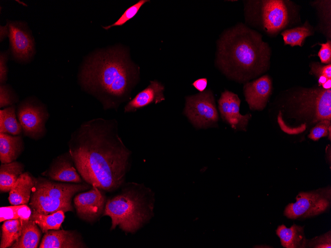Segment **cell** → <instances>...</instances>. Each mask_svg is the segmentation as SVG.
Segmentation results:
<instances>
[{
	"instance_id": "e575fe53",
	"label": "cell",
	"mask_w": 331,
	"mask_h": 248,
	"mask_svg": "<svg viewBox=\"0 0 331 248\" xmlns=\"http://www.w3.org/2000/svg\"><path fill=\"white\" fill-rule=\"evenodd\" d=\"M208 83L206 78H200L195 81L192 85L199 92H202L205 91Z\"/></svg>"
},
{
	"instance_id": "d6986e66",
	"label": "cell",
	"mask_w": 331,
	"mask_h": 248,
	"mask_svg": "<svg viewBox=\"0 0 331 248\" xmlns=\"http://www.w3.org/2000/svg\"><path fill=\"white\" fill-rule=\"evenodd\" d=\"M24 142L21 136L0 133V160L1 164L15 161L23 152Z\"/></svg>"
},
{
	"instance_id": "f1b7e54d",
	"label": "cell",
	"mask_w": 331,
	"mask_h": 248,
	"mask_svg": "<svg viewBox=\"0 0 331 248\" xmlns=\"http://www.w3.org/2000/svg\"><path fill=\"white\" fill-rule=\"evenodd\" d=\"M17 101V97L11 87L7 85H0V108L9 106Z\"/></svg>"
},
{
	"instance_id": "d6a6232c",
	"label": "cell",
	"mask_w": 331,
	"mask_h": 248,
	"mask_svg": "<svg viewBox=\"0 0 331 248\" xmlns=\"http://www.w3.org/2000/svg\"><path fill=\"white\" fill-rule=\"evenodd\" d=\"M321 48L318 52V56L322 63L331 64V43L330 40L326 43L321 44Z\"/></svg>"
},
{
	"instance_id": "2e32d148",
	"label": "cell",
	"mask_w": 331,
	"mask_h": 248,
	"mask_svg": "<svg viewBox=\"0 0 331 248\" xmlns=\"http://www.w3.org/2000/svg\"><path fill=\"white\" fill-rule=\"evenodd\" d=\"M272 91L269 77L263 76L244 86L245 99L251 110H262L266 106Z\"/></svg>"
},
{
	"instance_id": "74e56055",
	"label": "cell",
	"mask_w": 331,
	"mask_h": 248,
	"mask_svg": "<svg viewBox=\"0 0 331 248\" xmlns=\"http://www.w3.org/2000/svg\"><path fill=\"white\" fill-rule=\"evenodd\" d=\"M328 79H328L325 76H321L318 78L319 86H322V85L324 84Z\"/></svg>"
},
{
	"instance_id": "8fae6325",
	"label": "cell",
	"mask_w": 331,
	"mask_h": 248,
	"mask_svg": "<svg viewBox=\"0 0 331 248\" xmlns=\"http://www.w3.org/2000/svg\"><path fill=\"white\" fill-rule=\"evenodd\" d=\"M9 39L14 58L19 61H27L35 52L34 39L30 31L21 22L8 23Z\"/></svg>"
},
{
	"instance_id": "484cf974",
	"label": "cell",
	"mask_w": 331,
	"mask_h": 248,
	"mask_svg": "<svg viewBox=\"0 0 331 248\" xmlns=\"http://www.w3.org/2000/svg\"><path fill=\"white\" fill-rule=\"evenodd\" d=\"M313 32L306 22L302 26L284 31L281 33L285 45L302 46L306 37L311 36Z\"/></svg>"
},
{
	"instance_id": "ac0fdd59",
	"label": "cell",
	"mask_w": 331,
	"mask_h": 248,
	"mask_svg": "<svg viewBox=\"0 0 331 248\" xmlns=\"http://www.w3.org/2000/svg\"><path fill=\"white\" fill-rule=\"evenodd\" d=\"M35 178L28 172L21 174L9 191L8 200L11 205L27 203L35 185Z\"/></svg>"
},
{
	"instance_id": "1f68e13d",
	"label": "cell",
	"mask_w": 331,
	"mask_h": 248,
	"mask_svg": "<svg viewBox=\"0 0 331 248\" xmlns=\"http://www.w3.org/2000/svg\"><path fill=\"white\" fill-rule=\"evenodd\" d=\"M310 73L319 78L325 76L328 79H331V64L322 65L318 62H314L310 65Z\"/></svg>"
},
{
	"instance_id": "52a82bcc",
	"label": "cell",
	"mask_w": 331,
	"mask_h": 248,
	"mask_svg": "<svg viewBox=\"0 0 331 248\" xmlns=\"http://www.w3.org/2000/svg\"><path fill=\"white\" fill-rule=\"evenodd\" d=\"M294 203L288 204L284 214L289 219H296L318 215L330 207L331 199L330 187L319 189L310 192H301Z\"/></svg>"
},
{
	"instance_id": "ba28073f",
	"label": "cell",
	"mask_w": 331,
	"mask_h": 248,
	"mask_svg": "<svg viewBox=\"0 0 331 248\" xmlns=\"http://www.w3.org/2000/svg\"><path fill=\"white\" fill-rule=\"evenodd\" d=\"M183 112L198 128L213 125L219 119L214 97L212 92L209 90L186 97Z\"/></svg>"
},
{
	"instance_id": "277c9868",
	"label": "cell",
	"mask_w": 331,
	"mask_h": 248,
	"mask_svg": "<svg viewBox=\"0 0 331 248\" xmlns=\"http://www.w3.org/2000/svg\"><path fill=\"white\" fill-rule=\"evenodd\" d=\"M107 199L103 216L111 220L110 230L118 227L125 234H134L154 215L155 195L143 183L125 182Z\"/></svg>"
},
{
	"instance_id": "d590c367",
	"label": "cell",
	"mask_w": 331,
	"mask_h": 248,
	"mask_svg": "<svg viewBox=\"0 0 331 248\" xmlns=\"http://www.w3.org/2000/svg\"><path fill=\"white\" fill-rule=\"evenodd\" d=\"M7 35H9L8 24L4 26H0V41H2Z\"/></svg>"
},
{
	"instance_id": "7402d4cb",
	"label": "cell",
	"mask_w": 331,
	"mask_h": 248,
	"mask_svg": "<svg viewBox=\"0 0 331 248\" xmlns=\"http://www.w3.org/2000/svg\"><path fill=\"white\" fill-rule=\"evenodd\" d=\"M41 236V231L38 225L30 219L24 223L20 237L11 248H36Z\"/></svg>"
},
{
	"instance_id": "7c38bea8",
	"label": "cell",
	"mask_w": 331,
	"mask_h": 248,
	"mask_svg": "<svg viewBox=\"0 0 331 248\" xmlns=\"http://www.w3.org/2000/svg\"><path fill=\"white\" fill-rule=\"evenodd\" d=\"M261 1V20L266 31L274 34L285 27L288 21V13L283 1L269 0Z\"/></svg>"
},
{
	"instance_id": "f546056e",
	"label": "cell",
	"mask_w": 331,
	"mask_h": 248,
	"mask_svg": "<svg viewBox=\"0 0 331 248\" xmlns=\"http://www.w3.org/2000/svg\"><path fill=\"white\" fill-rule=\"evenodd\" d=\"M331 121L323 120L319 123L310 131L308 137L314 141H317L322 137L329 134V129L331 127Z\"/></svg>"
},
{
	"instance_id": "5bb4252c",
	"label": "cell",
	"mask_w": 331,
	"mask_h": 248,
	"mask_svg": "<svg viewBox=\"0 0 331 248\" xmlns=\"http://www.w3.org/2000/svg\"><path fill=\"white\" fill-rule=\"evenodd\" d=\"M218 102L219 109L223 120L233 129H245L251 115L247 114L243 115L240 113L241 100L238 96L225 90L222 93Z\"/></svg>"
},
{
	"instance_id": "9a60e30c",
	"label": "cell",
	"mask_w": 331,
	"mask_h": 248,
	"mask_svg": "<svg viewBox=\"0 0 331 248\" xmlns=\"http://www.w3.org/2000/svg\"><path fill=\"white\" fill-rule=\"evenodd\" d=\"M39 248H88L81 234L76 230H50L45 233Z\"/></svg>"
},
{
	"instance_id": "4316f807",
	"label": "cell",
	"mask_w": 331,
	"mask_h": 248,
	"mask_svg": "<svg viewBox=\"0 0 331 248\" xmlns=\"http://www.w3.org/2000/svg\"><path fill=\"white\" fill-rule=\"evenodd\" d=\"M32 209L26 204L12 205L0 208V221L10 219L28 221L32 214Z\"/></svg>"
},
{
	"instance_id": "cb8c5ba5",
	"label": "cell",
	"mask_w": 331,
	"mask_h": 248,
	"mask_svg": "<svg viewBox=\"0 0 331 248\" xmlns=\"http://www.w3.org/2000/svg\"><path fill=\"white\" fill-rule=\"evenodd\" d=\"M64 218V212L59 210L47 215L32 211L30 219L38 225L43 233H45L50 230L59 229Z\"/></svg>"
},
{
	"instance_id": "603a6c76",
	"label": "cell",
	"mask_w": 331,
	"mask_h": 248,
	"mask_svg": "<svg viewBox=\"0 0 331 248\" xmlns=\"http://www.w3.org/2000/svg\"><path fill=\"white\" fill-rule=\"evenodd\" d=\"M26 221L21 219H10L4 221L1 227L0 248H11L20 237Z\"/></svg>"
},
{
	"instance_id": "4fadbf2b",
	"label": "cell",
	"mask_w": 331,
	"mask_h": 248,
	"mask_svg": "<svg viewBox=\"0 0 331 248\" xmlns=\"http://www.w3.org/2000/svg\"><path fill=\"white\" fill-rule=\"evenodd\" d=\"M42 175L55 181L75 183L83 182L68 150L55 158Z\"/></svg>"
},
{
	"instance_id": "44dd1931",
	"label": "cell",
	"mask_w": 331,
	"mask_h": 248,
	"mask_svg": "<svg viewBox=\"0 0 331 248\" xmlns=\"http://www.w3.org/2000/svg\"><path fill=\"white\" fill-rule=\"evenodd\" d=\"M24 170V164L18 161L1 164L0 166V192H9Z\"/></svg>"
},
{
	"instance_id": "5b68a950",
	"label": "cell",
	"mask_w": 331,
	"mask_h": 248,
	"mask_svg": "<svg viewBox=\"0 0 331 248\" xmlns=\"http://www.w3.org/2000/svg\"><path fill=\"white\" fill-rule=\"evenodd\" d=\"M91 187L87 183L57 182L40 177L35 178L29 204L32 211L45 215L59 210L73 211V196Z\"/></svg>"
},
{
	"instance_id": "836d02e7",
	"label": "cell",
	"mask_w": 331,
	"mask_h": 248,
	"mask_svg": "<svg viewBox=\"0 0 331 248\" xmlns=\"http://www.w3.org/2000/svg\"><path fill=\"white\" fill-rule=\"evenodd\" d=\"M8 58V52H3L0 53V83L4 84L7 79L8 69L6 62Z\"/></svg>"
},
{
	"instance_id": "ffe728a7",
	"label": "cell",
	"mask_w": 331,
	"mask_h": 248,
	"mask_svg": "<svg viewBox=\"0 0 331 248\" xmlns=\"http://www.w3.org/2000/svg\"><path fill=\"white\" fill-rule=\"evenodd\" d=\"M276 234L284 248H303L307 247L308 240L305 237L303 227L294 224L287 228L281 225L278 227Z\"/></svg>"
},
{
	"instance_id": "8992f818",
	"label": "cell",
	"mask_w": 331,
	"mask_h": 248,
	"mask_svg": "<svg viewBox=\"0 0 331 248\" xmlns=\"http://www.w3.org/2000/svg\"><path fill=\"white\" fill-rule=\"evenodd\" d=\"M17 117L25 136L37 140L46 134L49 114L46 106L35 98H27L20 103Z\"/></svg>"
},
{
	"instance_id": "9c48e42d",
	"label": "cell",
	"mask_w": 331,
	"mask_h": 248,
	"mask_svg": "<svg viewBox=\"0 0 331 248\" xmlns=\"http://www.w3.org/2000/svg\"><path fill=\"white\" fill-rule=\"evenodd\" d=\"M294 101L299 113L311 116L313 122L331 120V89L303 90Z\"/></svg>"
},
{
	"instance_id": "83f0119b",
	"label": "cell",
	"mask_w": 331,
	"mask_h": 248,
	"mask_svg": "<svg viewBox=\"0 0 331 248\" xmlns=\"http://www.w3.org/2000/svg\"><path fill=\"white\" fill-rule=\"evenodd\" d=\"M149 0H140L136 4L132 5L123 13V14L120 16V17L113 24L103 27L106 29L108 30L110 28L113 26H122L125 24L127 21L133 18L138 12L139 9L146 2L149 1Z\"/></svg>"
},
{
	"instance_id": "d4e9b609",
	"label": "cell",
	"mask_w": 331,
	"mask_h": 248,
	"mask_svg": "<svg viewBox=\"0 0 331 248\" xmlns=\"http://www.w3.org/2000/svg\"><path fill=\"white\" fill-rule=\"evenodd\" d=\"M22 127L17 119L15 106L12 105L0 110V133L19 135Z\"/></svg>"
},
{
	"instance_id": "4dcf8cb0",
	"label": "cell",
	"mask_w": 331,
	"mask_h": 248,
	"mask_svg": "<svg viewBox=\"0 0 331 248\" xmlns=\"http://www.w3.org/2000/svg\"><path fill=\"white\" fill-rule=\"evenodd\" d=\"M307 247L311 248H330L331 247V232H329V233L323 236L316 237L311 240H308Z\"/></svg>"
},
{
	"instance_id": "3957f363",
	"label": "cell",
	"mask_w": 331,
	"mask_h": 248,
	"mask_svg": "<svg viewBox=\"0 0 331 248\" xmlns=\"http://www.w3.org/2000/svg\"><path fill=\"white\" fill-rule=\"evenodd\" d=\"M270 54L261 35L240 24L225 31L219 40L217 62L226 74L241 79L264 70Z\"/></svg>"
},
{
	"instance_id": "8d00e7d4",
	"label": "cell",
	"mask_w": 331,
	"mask_h": 248,
	"mask_svg": "<svg viewBox=\"0 0 331 248\" xmlns=\"http://www.w3.org/2000/svg\"><path fill=\"white\" fill-rule=\"evenodd\" d=\"M323 89H331V79H328L324 84L322 85Z\"/></svg>"
},
{
	"instance_id": "7a4b0ae2",
	"label": "cell",
	"mask_w": 331,
	"mask_h": 248,
	"mask_svg": "<svg viewBox=\"0 0 331 248\" xmlns=\"http://www.w3.org/2000/svg\"><path fill=\"white\" fill-rule=\"evenodd\" d=\"M139 69L118 49L101 51L85 62L78 75L82 89L96 98L104 109H117L131 99Z\"/></svg>"
},
{
	"instance_id": "e0dca14e",
	"label": "cell",
	"mask_w": 331,
	"mask_h": 248,
	"mask_svg": "<svg viewBox=\"0 0 331 248\" xmlns=\"http://www.w3.org/2000/svg\"><path fill=\"white\" fill-rule=\"evenodd\" d=\"M164 86L159 82L151 81L150 85L139 92L124 107V112H133L151 103L157 104L165 99Z\"/></svg>"
},
{
	"instance_id": "30bf717a",
	"label": "cell",
	"mask_w": 331,
	"mask_h": 248,
	"mask_svg": "<svg viewBox=\"0 0 331 248\" xmlns=\"http://www.w3.org/2000/svg\"><path fill=\"white\" fill-rule=\"evenodd\" d=\"M104 192L92 186L89 191L75 196L73 199L74 206L80 219L93 223L103 215L107 201Z\"/></svg>"
},
{
	"instance_id": "6da1fadb",
	"label": "cell",
	"mask_w": 331,
	"mask_h": 248,
	"mask_svg": "<svg viewBox=\"0 0 331 248\" xmlns=\"http://www.w3.org/2000/svg\"><path fill=\"white\" fill-rule=\"evenodd\" d=\"M68 151L82 179L92 186L112 192L125 182L132 152L120 138L115 119L82 123L71 134Z\"/></svg>"
}]
</instances>
